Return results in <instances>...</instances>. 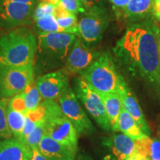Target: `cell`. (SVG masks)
<instances>
[{
	"label": "cell",
	"mask_w": 160,
	"mask_h": 160,
	"mask_svg": "<svg viewBox=\"0 0 160 160\" xmlns=\"http://www.w3.org/2000/svg\"><path fill=\"white\" fill-rule=\"evenodd\" d=\"M159 35V27L148 17L131 24L113 48L130 72L153 85H160Z\"/></svg>",
	"instance_id": "1"
},
{
	"label": "cell",
	"mask_w": 160,
	"mask_h": 160,
	"mask_svg": "<svg viewBox=\"0 0 160 160\" xmlns=\"http://www.w3.org/2000/svg\"><path fill=\"white\" fill-rule=\"evenodd\" d=\"M37 49V39L31 31H11L0 39V66H33Z\"/></svg>",
	"instance_id": "2"
},
{
	"label": "cell",
	"mask_w": 160,
	"mask_h": 160,
	"mask_svg": "<svg viewBox=\"0 0 160 160\" xmlns=\"http://www.w3.org/2000/svg\"><path fill=\"white\" fill-rule=\"evenodd\" d=\"M79 76L99 93H118L125 80L118 73L111 56L102 53Z\"/></svg>",
	"instance_id": "3"
},
{
	"label": "cell",
	"mask_w": 160,
	"mask_h": 160,
	"mask_svg": "<svg viewBox=\"0 0 160 160\" xmlns=\"http://www.w3.org/2000/svg\"><path fill=\"white\" fill-rule=\"evenodd\" d=\"M76 38L73 33L41 31L38 36L37 52L42 59L64 62Z\"/></svg>",
	"instance_id": "4"
},
{
	"label": "cell",
	"mask_w": 160,
	"mask_h": 160,
	"mask_svg": "<svg viewBox=\"0 0 160 160\" xmlns=\"http://www.w3.org/2000/svg\"><path fill=\"white\" fill-rule=\"evenodd\" d=\"M74 93L96 122L106 131L111 130V125L99 93L79 76L74 80Z\"/></svg>",
	"instance_id": "5"
},
{
	"label": "cell",
	"mask_w": 160,
	"mask_h": 160,
	"mask_svg": "<svg viewBox=\"0 0 160 160\" xmlns=\"http://www.w3.org/2000/svg\"><path fill=\"white\" fill-rule=\"evenodd\" d=\"M33 78V66H0V97L11 98L22 93Z\"/></svg>",
	"instance_id": "6"
},
{
	"label": "cell",
	"mask_w": 160,
	"mask_h": 160,
	"mask_svg": "<svg viewBox=\"0 0 160 160\" xmlns=\"http://www.w3.org/2000/svg\"><path fill=\"white\" fill-rule=\"evenodd\" d=\"M108 23L105 9L87 11L78 22L77 35L87 45H94L102 39Z\"/></svg>",
	"instance_id": "7"
},
{
	"label": "cell",
	"mask_w": 160,
	"mask_h": 160,
	"mask_svg": "<svg viewBox=\"0 0 160 160\" xmlns=\"http://www.w3.org/2000/svg\"><path fill=\"white\" fill-rule=\"evenodd\" d=\"M58 103L64 116L74 125L78 133L89 135L94 132L93 124L71 88L69 87L59 97Z\"/></svg>",
	"instance_id": "8"
},
{
	"label": "cell",
	"mask_w": 160,
	"mask_h": 160,
	"mask_svg": "<svg viewBox=\"0 0 160 160\" xmlns=\"http://www.w3.org/2000/svg\"><path fill=\"white\" fill-rule=\"evenodd\" d=\"M101 53L90 48L79 38H76L65 60V71L67 74H80L89 67Z\"/></svg>",
	"instance_id": "9"
},
{
	"label": "cell",
	"mask_w": 160,
	"mask_h": 160,
	"mask_svg": "<svg viewBox=\"0 0 160 160\" xmlns=\"http://www.w3.org/2000/svg\"><path fill=\"white\" fill-rule=\"evenodd\" d=\"M45 135L77 151L78 131L64 115L51 118L45 122Z\"/></svg>",
	"instance_id": "10"
},
{
	"label": "cell",
	"mask_w": 160,
	"mask_h": 160,
	"mask_svg": "<svg viewBox=\"0 0 160 160\" xmlns=\"http://www.w3.org/2000/svg\"><path fill=\"white\" fill-rule=\"evenodd\" d=\"M69 76L62 70L46 73L36 80L37 88L44 100H56L69 88Z\"/></svg>",
	"instance_id": "11"
},
{
	"label": "cell",
	"mask_w": 160,
	"mask_h": 160,
	"mask_svg": "<svg viewBox=\"0 0 160 160\" xmlns=\"http://www.w3.org/2000/svg\"><path fill=\"white\" fill-rule=\"evenodd\" d=\"M34 10L35 5L0 0V23L8 27L28 24Z\"/></svg>",
	"instance_id": "12"
},
{
	"label": "cell",
	"mask_w": 160,
	"mask_h": 160,
	"mask_svg": "<svg viewBox=\"0 0 160 160\" xmlns=\"http://www.w3.org/2000/svg\"><path fill=\"white\" fill-rule=\"evenodd\" d=\"M118 93L120 95L122 102L123 108L126 110V111L133 118L136 122L139 125V127L142 131V133L146 136H150L151 131H150L149 126L144 116L142 111L139 102H138L137 98L133 95L131 90L129 89L128 86L127 85L125 82L122 84L120 86L119 91Z\"/></svg>",
	"instance_id": "13"
},
{
	"label": "cell",
	"mask_w": 160,
	"mask_h": 160,
	"mask_svg": "<svg viewBox=\"0 0 160 160\" xmlns=\"http://www.w3.org/2000/svg\"><path fill=\"white\" fill-rule=\"evenodd\" d=\"M39 151L48 160H75L77 151L45 135L39 145Z\"/></svg>",
	"instance_id": "14"
},
{
	"label": "cell",
	"mask_w": 160,
	"mask_h": 160,
	"mask_svg": "<svg viewBox=\"0 0 160 160\" xmlns=\"http://www.w3.org/2000/svg\"><path fill=\"white\" fill-rule=\"evenodd\" d=\"M32 150L18 138L0 141V160H31Z\"/></svg>",
	"instance_id": "15"
},
{
	"label": "cell",
	"mask_w": 160,
	"mask_h": 160,
	"mask_svg": "<svg viewBox=\"0 0 160 160\" xmlns=\"http://www.w3.org/2000/svg\"><path fill=\"white\" fill-rule=\"evenodd\" d=\"M107 145L109 146L117 160H125L128 157L137 153L135 140L124 133L113 135L108 141Z\"/></svg>",
	"instance_id": "16"
},
{
	"label": "cell",
	"mask_w": 160,
	"mask_h": 160,
	"mask_svg": "<svg viewBox=\"0 0 160 160\" xmlns=\"http://www.w3.org/2000/svg\"><path fill=\"white\" fill-rule=\"evenodd\" d=\"M154 0H129L126 6L124 18L131 22L141 21L153 14Z\"/></svg>",
	"instance_id": "17"
},
{
	"label": "cell",
	"mask_w": 160,
	"mask_h": 160,
	"mask_svg": "<svg viewBox=\"0 0 160 160\" xmlns=\"http://www.w3.org/2000/svg\"><path fill=\"white\" fill-rule=\"evenodd\" d=\"M99 95L103 101L111 130L114 132L119 131L118 119L123 108L121 97L118 93H99Z\"/></svg>",
	"instance_id": "18"
},
{
	"label": "cell",
	"mask_w": 160,
	"mask_h": 160,
	"mask_svg": "<svg viewBox=\"0 0 160 160\" xmlns=\"http://www.w3.org/2000/svg\"><path fill=\"white\" fill-rule=\"evenodd\" d=\"M137 153L143 156L148 160H160V140L145 136L135 140Z\"/></svg>",
	"instance_id": "19"
},
{
	"label": "cell",
	"mask_w": 160,
	"mask_h": 160,
	"mask_svg": "<svg viewBox=\"0 0 160 160\" xmlns=\"http://www.w3.org/2000/svg\"><path fill=\"white\" fill-rule=\"evenodd\" d=\"M118 126L119 131L133 140L142 139L146 136L141 131L133 118L126 111L124 108H122L120 112L118 119Z\"/></svg>",
	"instance_id": "20"
},
{
	"label": "cell",
	"mask_w": 160,
	"mask_h": 160,
	"mask_svg": "<svg viewBox=\"0 0 160 160\" xmlns=\"http://www.w3.org/2000/svg\"><path fill=\"white\" fill-rule=\"evenodd\" d=\"M26 115L21 112L15 111L8 106L7 120L10 131L13 137L19 139L22 133L25 123Z\"/></svg>",
	"instance_id": "21"
},
{
	"label": "cell",
	"mask_w": 160,
	"mask_h": 160,
	"mask_svg": "<svg viewBox=\"0 0 160 160\" xmlns=\"http://www.w3.org/2000/svg\"><path fill=\"white\" fill-rule=\"evenodd\" d=\"M54 15L58 25L65 33L77 34L78 21L76 14L69 13L57 7Z\"/></svg>",
	"instance_id": "22"
},
{
	"label": "cell",
	"mask_w": 160,
	"mask_h": 160,
	"mask_svg": "<svg viewBox=\"0 0 160 160\" xmlns=\"http://www.w3.org/2000/svg\"><path fill=\"white\" fill-rule=\"evenodd\" d=\"M24 92H25V102L27 113L34 111L42 102V98L39 90L37 88L34 78L30 82Z\"/></svg>",
	"instance_id": "23"
},
{
	"label": "cell",
	"mask_w": 160,
	"mask_h": 160,
	"mask_svg": "<svg viewBox=\"0 0 160 160\" xmlns=\"http://www.w3.org/2000/svg\"><path fill=\"white\" fill-rule=\"evenodd\" d=\"M10 98L0 97V141L13 137L7 120V108Z\"/></svg>",
	"instance_id": "24"
},
{
	"label": "cell",
	"mask_w": 160,
	"mask_h": 160,
	"mask_svg": "<svg viewBox=\"0 0 160 160\" xmlns=\"http://www.w3.org/2000/svg\"><path fill=\"white\" fill-rule=\"evenodd\" d=\"M45 136V121L42 120L24 141L31 150L39 148V142Z\"/></svg>",
	"instance_id": "25"
},
{
	"label": "cell",
	"mask_w": 160,
	"mask_h": 160,
	"mask_svg": "<svg viewBox=\"0 0 160 160\" xmlns=\"http://www.w3.org/2000/svg\"><path fill=\"white\" fill-rule=\"evenodd\" d=\"M37 28L42 32H62L65 33L62 29L58 25L54 14H49L40 17L36 20Z\"/></svg>",
	"instance_id": "26"
},
{
	"label": "cell",
	"mask_w": 160,
	"mask_h": 160,
	"mask_svg": "<svg viewBox=\"0 0 160 160\" xmlns=\"http://www.w3.org/2000/svg\"><path fill=\"white\" fill-rule=\"evenodd\" d=\"M56 5L73 14L85 13L87 12L81 0H58Z\"/></svg>",
	"instance_id": "27"
},
{
	"label": "cell",
	"mask_w": 160,
	"mask_h": 160,
	"mask_svg": "<svg viewBox=\"0 0 160 160\" xmlns=\"http://www.w3.org/2000/svg\"><path fill=\"white\" fill-rule=\"evenodd\" d=\"M57 6L53 5L51 2L46 1H42L38 4L34 10L33 15V19L34 21L39 19L40 17H42L44 16L49 15V14H55L56 11H57Z\"/></svg>",
	"instance_id": "28"
},
{
	"label": "cell",
	"mask_w": 160,
	"mask_h": 160,
	"mask_svg": "<svg viewBox=\"0 0 160 160\" xmlns=\"http://www.w3.org/2000/svg\"><path fill=\"white\" fill-rule=\"evenodd\" d=\"M25 97V94L24 91L19 93V94L13 96V97L10 98L9 103L8 106L11 108L12 109L15 110V111H19L21 112V113H25L26 115V113H27V110H26Z\"/></svg>",
	"instance_id": "29"
},
{
	"label": "cell",
	"mask_w": 160,
	"mask_h": 160,
	"mask_svg": "<svg viewBox=\"0 0 160 160\" xmlns=\"http://www.w3.org/2000/svg\"><path fill=\"white\" fill-rule=\"evenodd\" d=\"M112 4L117 17H124L126 6L128 4L129 0H109Z\"/></svg>",
	"instance_id": "30"
},
{
	"label": "cell",
	"mask_w": 160,
	"mask_h": 160,
	"mask_svg": "<svg viewBox=\"0 0 160 160\" xmlns=\"http://www.w3.org/2000/svg\"><path fill=\"white\" fill-rule=\"evenodd\" d=\"M86 11H89L96 9H105L106 0H81Z\"/></svg>",
	"instance_id": "31"
},
{
	"label": "cell",
	"mask_w": 160,
	"mask_h": 160,
	"mask_svg": "<svg viewBox=\"0 0 160 160\" xmlns=\"http://www.w3.org/2000/svg\"><path fill=\"white\" fill-rule=\"evenodd\" d=\"M31 160H48L44 157L42 153L39 151V149L32 150Z\"/></svg>",
	"instance_id": "32"
},
{
	"label": "cell",
	"mask_w": 160,
	"mask_h": 160,
	"mask_svg": "<svg viewBox=\"0 0 160 160\" xmlns=\"http://www.w3.org/2000/svg\"><path fill=\"white\" fill-rule=\"evenodd\" d=\"M153 15L154 16L155 19L160 22V0L154 2V5H153Z\"/></svg>",
	"instance_id": "33"
},
{
	"label": "cell",
	"mask_w": 160,
	"mask_h": 160,
	"mask_svg": "<svg viewBox=\"0 0 160 160\" xmlns=\"http://www.w3.org/2000/svg\"><path fill=\"white\" fill-rule=\"evenodd\" d=\"M7 1L13 2H18V3H22V4H28V5H35L37 0H7Z\"/></svg>",
	"instance_id": "34"
},
{
	"label": "cell",
	"mask_w": 160,
	"mask_h": 160,
	"mask_svg": "<svg viewBox=\"0 0 160 160\" xmlns=\"http://www.w3.org/2000/svg\"><path fill=\"white\" fill-rule=\"evenodd\" d=\"M125 160H148L145 157H144L143 156L139 154V153H134V154L131 155V157H128Z\"/></svg>",
	"instance_id": "35"
},
{
	"label": "cell",
	"mask_w": 160,
	"mask_h": 160,
	"mask_svg": "<svg viewBox=\"0 0 160 160\" xmlns=\"http://www.w3.org/2000/svg\"><path fill=\"white\" fill-rule=\"evenodd\" d=\"M77 160H93L89 156L85 154H80L78 156Z\"/></svg>",
	"instance_id": "36"
},
{
	"label": "cell",
	"mask_w": 160,
	"mask_h": 160,
	"mask_svg": "<svg viewBox=\"0 0 160 160\" xmlns=\"http://www.w3.org/2000/svg\"><path fill=\"white\" fill-rule=\"evenodd\" d=\"M42 1H46V2H51L52 4H53V5H56V4H57L58 0H42Z\"/></svg>",
	"instance_id": "37"
},
{
	"label": "cell",
	"mask_w": 160,
	"mask_h": 160,
	"mask_svg": "<svg viewBox=\"0 0 160 160\" xmlns=\"http://www.w3.org/2000/svg\"><path fill=\"white\" fill-rule=\"evenodd\" d=\"M159 51H160V29H159Z\"/></svg>",
	"instance_id": "38"
},
{
	"label": "cell",
	"mask_w": 160,
	"mask_h": 160,
	"mask_svg": "<svg viewBox=\"0 0 160 160\" xmlns=\"http://www.w3.org/2000/svg\"><path fill=\"white\" fill-rule=\"evenodd\" d=\"M158 133H159V136L160 137V123H159V131H158Z\"/></svg>",
	"instance_id": "39"
},
{
	"label": "cell",
	"mask_w": 160,
	"mask_h": 160,
	"mask_svg": "<svg viewBox=\"0 0 160 160\" xmlns=\"http://www.w3.org/2000/svg\"><path fill=\"white\" fill-rule=\"evenodd\" d=\"M156 1H159V0H154V2H156Z\"/></svg>",
	"instance_id": "40"
}]
</instances>
